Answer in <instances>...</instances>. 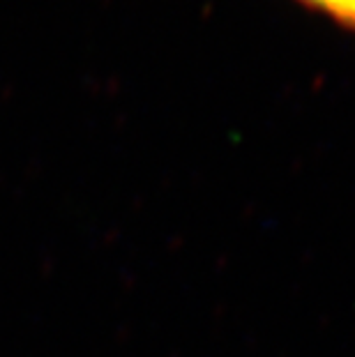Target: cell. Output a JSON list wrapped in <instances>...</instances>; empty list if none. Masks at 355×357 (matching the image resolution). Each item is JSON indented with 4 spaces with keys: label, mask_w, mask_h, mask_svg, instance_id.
Segmentation results:
<instances>
[{
    "label": "cell",
    "mask_w": 355,
    "mask_h": 357,
    "mask_svg": "<svg viewBox=\"0 0 355 357\" xmlns=\"http://www.w3.org/2000/svg\"><path fill=\"white\" fill-rule=\"evenodd\" d=\"M307 3L332 14V17L355 24V0H307Z\"/></svg>",
    "instance_id": "cell-1"
}]
</instances>
